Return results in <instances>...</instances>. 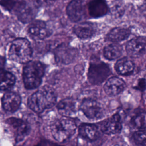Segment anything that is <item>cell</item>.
<instances>
[{
  "instance_id": "6da1fadb",
  "label": "cell",
  "mask_w": 146,
  "mask_h": 146,
  "mask_svg": "<svg viewBox=\"0 0 146 146\" xmlns=\"http://www.w3.org/2000/svg\"><path fill=\"white\" fill-rule=\"evenodd\" d=\"M56 95L53 89L44 86L34 93L29 99L28 105L34 112L40 113L52 107L56 103Z\"/></svg>"
},
{
  "instance_id": "7a4b0ae2",
  "label": "cell",
  "mask_w": 146,
  "mask_h": 146,
  "mask_svg": "<svg viewBox=\"0 0 146 146\" xmlns=\"http://www.w3.org/2000/svg\"><path fill=\"white\" fill-rule=\"evenodd\" d=\"M44 68L38 61H30L25 66L23 70V80L27 89H34L41 83Z\"/></svg>"
},
{
  "instance_id": "3957f363",
  "label": "cell",
  "mask_w": 146,
  "mask_h": 146,
  "mask_svg": "<svg viewBox=\"0 0 146 146\" xmlns=\"http://www.w3.org/2000/svg\"><path fill=\"white\" fill-rule=\"evenodd\" d=\"M32 55V49L29 41L25 38L14 40L9 51V59L19 63H27Z\"/></svg>"
},
{
  "instance_id": "277c9868",
  "label": "cell",
  "mask_w": 146,
  "mask_h": 146,
  "mask_svg": "<svg viewBox=\"0 0 146 146\" xmlns=\"http://www.w3.org/2000/svg\"><path fill=\"white\" fill-rule=\"evenodd\" d=\"M54 138L59 142H63L70 139L75 133L76 125L74 121L67 118H60L55 120L51 126Z\"/></svg>"
},
{
  "instance_id": "5b68a950",
  "label": "cell",
  "mask_w": 146,
  "mask_h": 146,
  "mask_svg": "<svg viewBox=\"0 0 146 146\" xmlns=\"http://www.w3.org/2000/svg\"><path fill=\"white\" fill-rule=\"evenodd\" d=\"M111 70L108 64L103 62L91 63L88 72V78L93 84H99L103 82L111 74Z\"/></svg>"
},
{
  "instance_id": "8992f818",
  "label": "cell",
  "mask_w": 146,
  "mask_h": 146,
  "mask_svg": "<svg viewBox=\"0 0 146 146\" xmlns=\"http://www.w3.org/2000/svg\"><path fill=\"white\" fill-rule=\"evenodd\" d=\"M18 19L23 23L33 21L38 10V5L33 1H18L15 8Z\"/></svg>"
},
{
  "instance_id": "52a82bcc",
  "label": "cell",
  "mask_w": 146,
  "mask_h": 146,
  "mask_svg": "<svg viewBox=\"0 0 146 146\" xmlns=\"http://www.w3.org/2000/svg\"><path fill=\"white\" fill-rule=\"evenodd\" d=\"M81 111L85 116L90 119H99L103 116V109L97 101L91 99H84L80 106Z\"/></svg>"
},
{
  "instance_id": "ba28073f",
  "label": "cell",
  "mask_w": 146,
  "mask_h": 146,
  "mask_svg": "<svg viewBox=\"0 0 146 146\" xmlns=\"http://www.w3.org/2000/svg\"><path fill=\"white\" fill-rule=\"evenodd\" d=\"M125 48L131 57H140L146 52V38L143 36L135 37L127 43Z\"/></svg>"
},
{
  "instance_id": "9c48e42d",
  "label": "cell",
  "mask_w": 146,
  "mask_h": 146,
  "mask_svg": "<svg viewBox=\"0 0 146 146\" xmlns=\"http://www.w3.org/2000/svg\"><path fill=\"white\" fill-rule=\"evenodd\" d=\"M122 128V123L120 116L116 113L111 117L104 120L100 125L101 131L107 135L119 133Z\"/></svg>"
},
{
  "instance_id": "30bf717a",
  "label": "cell",
  "mask_w": 146,
  "mask_h": 146,
  "mask_svg": "<svg viewBox=\"0 0 146 146\" xmlns=\"http://www.w3.org/2000/svg\"><path fill=\"white\" fill-rule=\"evenodd\" d=\"M55 54L56 62L67 64L74 60L76 52L73 47L64 44L59 46L56 49Z\"/></svg>"
},
{
  "instance_id": "8fae6325",
  "label": "cell",
  "mask_w": 146,
  "mask_h": 146,
  "mask_svg": "<svg viewBox=\"0 0 146 146\" xmlns=\"http://www.w3.org/2000/svg\"><path fill=\"white\" fill-rule=\"evenodd\" d=\"M7 123L15 129V139L17 142L23 140L30 132V127L28 124L21 119L14 117L9 118L7 120Z\"/></svg>"
},
{
  "instance_id": "7c38bea8",
  "label": "cell",
  "mask_w": 146,
  "mask_h": 146,
  "mask_svg": "<svg viewBox=\"0 0 146 146\" xmlns=\"http://www.w3.org/2000/svg\"><path fill=\"white\" fill-rule=\"evenodd\" d=\"M2 102L3 108L5 111L14 112L19 108L21 99L19 95L15 92H7L4 94Z\"/></svg>"
},
{
  "instance_id": "4fadbf2b",
  "label": "cell",
  "mask_w": 146,
  "mask_h": 146,
  "mask_svg": "<svg viewBox=\"0 0 146 146\" xmlns=\"http://www.w3.org/2000/svg\"><path fill=\"white\" fill-rule=\"evenodd\" d=\"M125 83L120 78L112 77L107 80L104 86L105 92L110 96H115L120 94L125 88Z\"/></svg>"
},
{
  "instance_id": "5bb4252c",
  "label": "cell",
  "mask_w": 146,
  "mask_h": 146,
  "mask_svg": "<svg viewBox=\"0 0 146 146\" xmlns=\"http://www.w3.org/2000/svg\"><path fill=\"white\" fill-rule=\"evenodd\" d=\"M29 31L33 36L39 39H43L51 34L46 23L40 20L33 21L29 26Z\"/></svg>"
},
{
  "instance_id": "9a60e30c",
  "label": "cell",
  "mask_w": 146,
  "mask_h": 146,
  "mask_svg": "<svg viewBox=\"0 0 146 146\" xmlns=\"http://www.w3.org/2000/svg\"><path fill=\"white\" fill-rule=\"evenodd\" d=\"M67 14L71 21L78 22L84 15V9L82 2L79 1H73L69 3L66 9Z\"/></svg>"
},
{
  "instance_id": "2e32d148",
  "label": "cell",
  "mask_w": 146,
  "mask_h": 146,
  "mask_svg": "<svg viewBox=\"0 0 146 146\" xmlns=\"http://www.w3.org/2000/svg\"><path fill=\"white\" fill-rule=\"evenodd\" d=\"M75 34L81 39H87L92 36L95 33V28L91 22H82L75 25Z\"/></svg>"
},
{
  "instance_id": "e0dca14e",
  "label": "cell",
  "mask_w": 146,
  "mask_h": 146,
  "mask_svg": "<svg viewBox=\"0 0 146 146\" xmlns=\"http://www.w3.org/2000/svg\"><path fill=\"white\" fill-rule=\"evenodd\" d=\"M79 133L83 139L88 141H94L99 136L98 127L91 124H82L79 129Z\"/></svg>"
},
{
  "instance_id": "ac0fdd59",
  "label": "cell",
  "mask_w": 146,
  "mask_h": 146,
  "mask_svg": "<svg viewBox=\"0 0 146 146\" xmlns=\"http://www.w3.org/2000/svg\"><path fill=\"white\" fill-rule=\"evenodd\" d=\"M88 13L93 18H99L106 14L108 7L106 3L103 1H91L88 6Z\"/></svg>"
},
{
  "instance_id": "d6986e66",
  "label": "cell",
  "mask_w": 146,
  "mask_h": 146,
  "mask_svg": "<svg viewBox=\"0 0 146 146\" xmlns=\"http://www.w3.org/2000/svg\"><path fill=\"white\" fill-rule=\"evenodd\" d=\"M58 112L64 116H71L76 112L75 101L72 98H66L60 100L58 105Z\"/></svg>"
},
{
  "instance_id": "ffe728a7",
  "label": "cell",
  "mask_w": 146,
  "mask_h": 146,
  "mask_svg": "<svg viewBox=\"0 0 146 146\" xmlns=\"http://www.w3.org/2000/svg\"><path fill=\"white\" fill-rule=\"evenodd\" d=\"M115 68L116 72L121 75H129L133 73L135 65L131 60L124 58L116 62Z\"/></svg>"
},
{
  "instance_id": "44dd1931",
  "label": "cell",
  "mask_w": 146,
  "mask_h": 146,
  "mask_svg": "<svg viewBox=\"0 0 146 146\" xmlns=\"http://www.w3.org/2000/svg\"><path fill=\"white\" fill-rule=\"evenodd\" d=\"M131 34L130 31L126 28L116 27L112 29L107 34L109 40L113 42H121L127 39Z\"/></svg>"
},
{
  "instance_id": "7402d4cb",
  "label": "cell",
  "mask_w": 146,
  "mask_h": 146,
  "mask_svg": "<svg viewBox=\"0 0 146 146\" xmlns=\"http://www.w3.org/2000/svg\"><path fill=\"white\" fill-rule=\"evenodd\" d=\"M104 57L110 60L119 58L122 54V47L117 43H112L106 46L103 50Z\"/></svg>"
},
{
  "instance_id": "603a6c76",
  "label": "cell",
  "mask_w": 146,
  "mask_h": 146,
  "mask_svg": "<svg viewBox=\"0 0 146 146\" xmlns=\"http://www.w3.org/2000/svg\"><path fill=\"white\" fill-rule=\"evenodd\" d=\"M15 79L9 71L0 68V90H6L13 86Z\"/></svg>"
},
{
  "instance_id": "cb8c5ba5",
  "label": "cell",
  "mask_w": 146,
  "mask_h": 146,
  "mask_svg": "<svg viewBox=\"0 0 146 146\" xmlns=\"http://www.w3.org/2000/svg\"><path fill=\"white\" fill-rule=\"evenodd\" d=\"M131 124L139 130H143L146 128V113L140 112L135 115L131 119Z\"/></svg>"
},
{
  "instance_id": "d4e9b609",
  "label": "cell",
  "mask_w": 146,
  "mask_h": 146,
  "mask_svg": "<svg viewBox=\"0 0 146 146\" xmlns=\"http://www.w3.org/2000/svg\"><path fill=\"white\" fill-rule=\"evenodd\" d=\"M133 139L135 143L140 146H146V131L138 130L133 134Z\"/></svg>"
},
{
  "instance_id": "484cf974",
  "label": "cell",
  "mask_w": 146,
  "mask_h": 146,
  "mask_svg": "<svg viewBox=\"0 0 146 146\" xmlns=\"http://www.w3.org/2000/svg\"><path fill=\"white\" fill-rule=\"evenodd\" d=\"M18 1H1L0 4L7 10L15 9Z\"/></svg>"
},
{
  "instance_id": "4316f807",
  "label": "cell",
  "mask_w": 146,
  "mask_h": 146,
  "mask_svg": "<svg viewBox=\"0 0 146 146\" xmlns=\"http://www.w3.org/2000/svg\"><path fill=\"white\" fill-rule=\"evenodd\" d=\"M36 146H62L47 140H43L39 142Z\"/></svg>"
},
{
  "instance_id": "83f0119b",
  "label": "cell",
  "mask_w": 146,
  "mask_h": 146,
  "mask_svg": "<svg viewBox=\"0 0 146 146\" xmlns=\"http://www.w3.org/2000/svg\"><path fill=\"white\" fill-rule=\"evenodd\" d=\"M145 84H146L145 80V79H141L140 81L139 82V87H140L141 90H143V87H144V88H145V87H146Z\"/></svg>"
},
{
  "instance_id": "f1b7e54d",
  "label": "cell",
  "mask_w": 146,
  "mask_h": 146,
  "mask_svg": "<svg viewBox=\"0 0 146 146\" xmlns=\"http://www.w3.org/2000/svg\"><path fill=\"white\" fill-rule=\"evenodd\" d=\"M4 62H5L4 59H3L2 57L0 56V65L3 64V63H4Z\"/></svg>"
}]
</instances>
